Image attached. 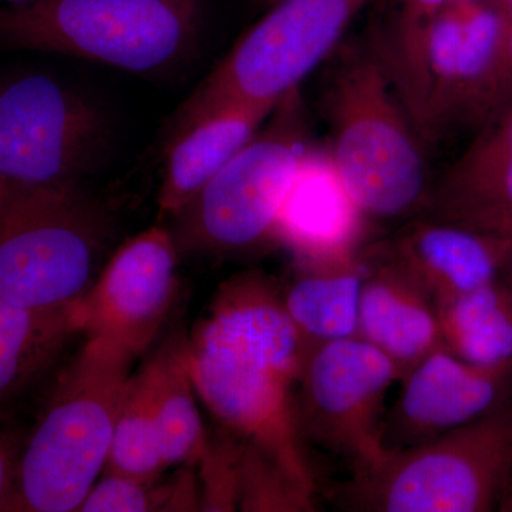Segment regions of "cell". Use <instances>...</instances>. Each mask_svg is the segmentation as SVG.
Returning <instances> with one entry per match:
<instances>
[{"instance_id": "11", "label": "cell", "mask_w": 512, "mask_h": 512, "mask_svg": "<svg viewBox=\"0 0 512 512\" xmlns=\"http://www.w3.org/2000/svg\"><path fill=\"white\" fill-rule=\"evenodd\" d=\"M178 252L173 232L160 225L124 242L77 301L83 335L143 355L170 315Z\"/></svg>"}, {"instance_id": "6", "label": "cell", "mask_w": 512, "mask_h": 512, "mask_svg": "<svg viewBox=\"0 0 512 512\" xmlns=\"http://www.w3.org/2000/svg\"><path fill=\"white\" fill-rule=\"evenodd\" d=\"M512 476V404L419 444L387 451L339 488L340 504L372 512H484Z\"/></svg>"}, {"instance_id": "19", "label": "cell", "mask_w": 512, "mask_h": 512, "mask_svg": "<svg viewBox=\"0 0 512 512\" xmlns=\"http://www.w3.org/2000/svg\"><path fill=\"white\" fill-rule=\"evenodd\" d=\"M77 335V302L28 309L0 299V407L45 375Z\"/></svg>"}, {"instance_id": "20", "label": "cell", "mask_w": 512, "mask_h": 512, "mask_svg": "<svg viewBox=\"0 0 512 512\" xmlns=\"http://www.w3.org/2000/svg\"><path fill=\"white\" fill-rule=\"evenodd\" d=\"M441 345L458 359L512 373V293L503 279L436 302Z\"/></svg>"}, {"instance_id": "5", "label": "cell", "mask_w": 512, "mask_h": 512, "mask_svg": "<svg viewBox=\"0 0 512 512\" xmlns=\"http://www.w3.org/2000/svg\"><path fill=\"white\" fill-rule=\"evenodd\" d=\"M111 231L109 212L80 181L12 192L0 202V299L28 309L79 301Z\"/></svg>"}, {"instance_id": "12", "label": "cell", "mask_w": 512, "mask_h": 512, "mask_svg": "<svg viewBox=\"0 0 512 512\" xmlns=\"http://www.w3.org/2000/svg\"><path fill=\"white\" fill-rule=\"evenodd\" d=\"M400 382L402 394L384 424L387 450L427 443L503 406L512 373L480 369L441 345Z\"/></svg>"}, {"instance_id": "2", "label": "cell", "mask_w": 512, "mask_h": 512, "mask_svg": "<svg viewBox=\"0 0 512 512\" xmlns=\"http://www.w3.org/2000/svg\"><path fill=\"white\" fill-rule=\"evenodd\" d=\"M342 49L322 99L339 173L369 220L427 208L433 185L424 140L382 57L370 40Z\"/></svg>"}, {"instance_id": "14", "label": "cell", "mask_w": 512, "mask_h": 512, "mask_svg": "<svg viewBox=\"0 0 512 512\" xmlns=\"http://www.w3.org/2000/svg\"><path fill=\"white\" fill-rule=\"evenodd\" d=\"M436 220L512 242V97L431 188Z\"/></svg>"}, {"instance_id": "10", "label": "cell", "mask_w": 512, "mask_h": 512, "mask_svg": "<svg viewBox=\"0 0 512 512\" xmlns=\"http://www.w3.org/2000/svg\"><path fill=\"white\" fill-rule=\"evenodd\" d=\"M399 369L365 340H335L311 346L296 384V414L302 439L355 464L356 473L386 457L384 399Z\"/></svg>"}, {"instance_id": "33", "label": "cell", "mask_w": 512, "mask_h": 512, "mask_svg": "<svg viewBox=\"0 0 512 512\" xmlns=\"http://www.w3.org/2000/svg\"><path fill=\"white\" fill-rule=\"evenodd\" d=\"M259 2L266 6V8H269V6L274 5V3L279 2V0H259Z\"/></svg>"}, {"instance_id": "9", "label": "cell", "mask_w": 512, "mask_h": 512, "mask_svg": "<svg viewBox=\"0 0 512 512\" xmlns=\"http://www.w3.org/2000/svg\"><path fill=\"white\" fill-rule=\"evenodd\" d=\"M107 140L103 111L43 73L0 77V202L12 192L79 183Z\"/></svg>"}, {"instance_id": "4", "label": "cell", "mask_w": 512, "mask_h": 512, "mask_svg": "<svg viewBox=\"0 0 512 512\" xmlns=\"http://www.w3.org/2000/svg\"><path fill=\"white\" fill-rule=\"evenodd\" d=\"M202 22L204 0H30L0 5V46L157 73L191 55Z\"/></svg>"}, {"instance_id": "16", "label": "cell", "mask_w": 512, "mask_h": 512, "mask_svg": "<svg viewBox=\"0 0 512 512\" xmlns=\"http://www.w3.org/2000/svg\"><path fill=\"white\" fill-rule=\"evenodd\" d=\"M357 338L389 357L402 379L440 348L436 302L392 258L369 265L360 295Z\"/></svg>"}, {"instance_id": "15", "label": "cell", "mask_w": 512, "mask_h": 512, "mask_svg": "<svg viewBox=\"0 0 512 512\" xmlns=\"http://www.w3.org/2000/svg\"><path fill=\"white\" fill-rule=\"evenodd\" d=\"M389 258L437 302L501 279L512 258V242L431 218L404 229Z\"/></svg>"}, {"instance_id": "13", "label": "cell", "mask_w": 512, "mask_h": 512, "mask_svg": "<svg viewBox=\"0 0 512 512\" xmlns=\"http://www.w3.org/2000/svg\"><path fill=\"white\" fill-rule=\"evenodd\" d=\"M367 222L328 148L309 146L279 210L275 242L296 264L349 258L360 254Z\"/></svg>"}, {"instance_id": "27", "label": "cell", "mask_w": 512, "mask_h": 512, "mask_svg": "<svg viewBox=\"0 0 512 512\" xmlns=\"http://www.w3.org/2000/svg\"><path fill=\"white\" fill-rule=\"evenodd\" d=\"M392 22L377 30L373 45L387 63L399 62L412 50L427 20L450 0H396Z\"/></svg>"}, {"instance_id": "28", "label": "cell", "mask_w": 512, "mask_h": 512, "mask_svg": "<svg viewBox=\"0 0 512 512\" xmlns=\"http://www.w3.org/2000/svg\"><path fill=\"white\" fill-rule=\"evenodd\" d=\"M23 443L19 431L0 419V511H13Z\"/></svg>"}, {"instance_id": "24", "label": "cell", "mask_w": 512, "mask_h": 512, "mask_svg": "<svg viewBox=\"0 0 512 512\" xmlns=\"http://www.w3.org/2000/svg\"><path fill=\"white\" fill-rule=\"evenodd\" d=\"M313 497L274 458L244 441L238 511L311 512L316 510Z\"/></svg>"}, {"instance_id": "1", "label": "cell", "mask_w": 512, "mask_h": 512, "mask_svg": "<svg viewBox=\"0 0 512 512\" xmlns=\"http://www.w3.org/2000/svg\"><path fill=\"white\" fill-rule=\"evenodd\" d=\"M309 346L261 272L232 276L188 338L195 393L221 429L261 448L309 493L296 384Z\"/></svg>"}, {"instance_id": "29", "label": "cell", "mask_w": 512, "mask_h": 512, "mask_svg": "<svg viewBox=\"0 0 512 512\" xmlns=\"http://www.w3.org/2000/svg\"><path fill=\"white\" fill-rule=\"evenodd\" d=\"M505 10V40L500 82H498V109L512 97V0H503Z\"/></svg>"}, {"instance_id": "17", "label": "cell", "mask_w": 512, "mask_h": 512, "mask_svg": "<svg viewBox=\"0 0 512 512\" xmlns=\"http://www.w3.org/2000/svg\"><path fill=\"white\" fill-rule=\"evenodd\" d=\"M274 107L234 103L170 136L158 192L161 215L174 218L255 136Z\"/></svg>"}, {"instance_id": "32", "label": "cell", "mask_w": 512, "mask_h": 512, "mask_svg": "<svg viewBox=\"0 0 512 512\" xmlns=\"http://www.w3.org/2000/svg\"><path fill=\"white\" fill-rule=\"evenodd\" d=\"M2 5H20V3L30 2V0H0Z\"/></svg>"}, {"instance_id": "21", "label": "cell", "mask_w": 512, "mask_h": 512, "mask_svg": "<svg viewBox=\"0 0 512 512\" xmlns=\"http://www.w3.org/2000/svg\"><path fill=\"white\" fill-rule=\"evenodd\" d=\"M504 40L503 0H464L453 123L483 126L497 113Z\"/></svg>"}, {"instance_id": "22", "label": "cell", "mask_w": 512, "mask_h": 512, "mask_svg": "<svg viewBox=\"0 0 512 512\" xmlns=\"http://www.w3.org/2000/svg\"><path fill=\"white\" fill-rule=\"evenodd\" d=\"M156 410L167 467L197 466L210 437L205 433L188 365V338L174 336L157 350Z\"/></svg>"}, {"instance_id": "25", "label": "cell", "mask_w": 512, "mask_h": 512, "mask_svg": "<svg viewBox=\"0 0 512 512\" xmlns=\"http://www.w3.org/2000/svg\"><path fill=\"white\" fill-rule=\"evenodd\" d=\"M244 440L221 429L208 439L197 466L200 511H238L239 474Z\"/></svg>"}, {"instance_id": "18", "label": "cell", "mask_w": 512, "mask_h": 512, "mask_svg": "<svg viewBox=\"0 0 512 512\" xmlns=\"http://www.w3.org/2000/svg\"><path fill=\"white\" fill-rule=\"evenodd\" d=\"M282 301L311 346L356 336L360 295L369 264L362 255L296 264Z\"/></svg>"}, {"instance_id": "7", "label": "cell", "mask_w": 512, "mask_h": 512, "mask_svg": "<svg viewBox=\"0 0 512 512\" xmlns=\"http://www.w3.org/2000/svg\"><path fill=\"white\" fill-rule=\"evenodd\" d=\"M301 87L276 103L254 137L173 218L178 251L239 254L275 242L299 161L311 146Z\"/></svg>"}, {"instance_id": "23", "label": "cell", "mask_w": 512, "mask_h": 512, "mask_svg": "<svg viewBox=\"0 0 512 512\" xmlns=\"http://www.w3.org/2000/svg\"><path fill=\"white\" fill-rule=\"evenodd\" d=\"M157 373L154 356L131 373L117 413L107 473L158 481L167 470L157 420Z\"/></svg>"}, {"instance_id": "3", "label": "cell", "mask_w": 512, "mask_h": 512, "mask_svg": "<svg viewBox=\"0 0 512 512\" xmlns=\"http://www.w3.org/2000/svg\"><path fill=\"white\" fill-rule=\"evenodd\" d=\"M134 359L110 340L87 336L23 443L13 511L79 510L106 468Z\"/></svg>"}, {"instance_id": "31", "label": "cell", "mask_w": 512, "mask_h": 512, "mask_svg": "<svg viewBox=\"0 0 512 512\" xmlns=\"http://www.w3.org/2000/svg\"><path fill=\"white\" fill-rule=\"evenodd\" d=\"M501 279H503L504 284L508 286V289H510V292L512 293V258L510 259V262H508L507 268H505Z\"/></svg>"}, {"instance_id": "8", "label": "cell", "mask_w": 512, "mask_h": 512, "mask_svg": "<svg viewBox=\"0 0 512 512\" xmlns=\"http://www.w3.org/2000/svg\"><path fill=\"white\" fill-rule=\"evenodd\" d=\"M372 0H279L178 110L171 136L234 103L275 107L325 62Z\"/></svg>"}, {"instance_id": "30", "label": "cell", "mask_w": 512, "mask_h": 512, "mask_svg": "<svg viewBox=\"0 0 512 512\" xmlns=\"http://www.w3.org/2000/svg\"><path fill=\"white\" fill-rule=\"evenodd\" d=\"M501 511L512 512V476L508 481L507 487L504 488L503 494H501L500 501H498Z\"/></svg>"}, {"instance_id": "26", "label": "cell", "mask_w": 512, "mask_h": 512, "mask_svg": "<svg viewBox=\"0 0 512 512\" xmlns=\"http://www.w3.org/2000/svg\"><path fill=\"white\" fill-rule=\"evenodd\" d=\"M171 481L140 480L124 474L107 473L96 481L80 505V512L167 511Z\"/></svg>"}]
</instances>
